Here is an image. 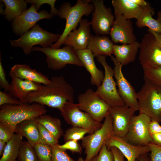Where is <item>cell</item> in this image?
Listing matches in <instances>:
<instances>
[{
  "label": "cell",
  "mask_w": 161,
  "mask_h": 161,
  "mask_svg": "<svg viewBox=\"0 0 161 161\" xmlns=\"http://www.w3.org/2000/svg\"><path fill=\"white\" fill-rule=\"evenodd\" d=\"M76 161H85L84 160H83L81 157H79L78 160Z\"/></svg>",
  "instance_id": "f5cc1de1"
},
{
  "label": "cell",
  "mask_w": 161,
  "mask_h": 161,
  "mask_svg": "<svg viewBox=\"0 0 161 161\" xmlns=\"http://www.w3.org/2000/svg\"><path fill=\"white\" fill-rule=\"evenodd\" d=\"M61 35L47 31L36 24L19 38L10 40V42L13 47H21L24 53L28 55L32 51L34 46L40 45L42 47H50L53 42L58 41Z\"/></svg>",
  "instance_id": "5b68a950"
},
{
  "label": "cell",
  "mask_w": 161,
  "mask_h": 161,
  "mask_svg": "<svg viewBox=\"0 0 161 161\" xmlns=\"http://www.w3.org/2000/svg\"><path fill=\"white\" fill-rule=\"evenodd\" d=\"M130 1L134 4L143 8L146 6L148 2L144 0H130Z\"/></svg>",
  "instance_id": "7dc6e473"
},
{
  "label": "cell",
  "mask_w": 161,
  "mask_h": 161,
  "mask_svg": "<svg viewBox=\"0 0 161 161\" xmlns=\"http://www.w3.org/2000/svg\"><path fill=\"white\" fill-rule=\"evenodd\" d=\"M101 127L81 140V146L84 149L85 161H90L96 156L102 146L113 134L112 118L109 112Z\"/></svg>",
  "instance_id": "52a82bcc"
},
{
  "label": "cell",
  "mask_w": 161,
  "mask_h": 161,
  "mask_svg": "<svg viewBox=\"0 0 161 161\" xmlns=\"http://www.w3.org/2000/svg\"><path fill=\"white\" fill-rule=\"evenodd\" d=\"M139 49V59L143 69L161 66V47L152 33L144 35Z\"/></svg>",
  "instance_id": "7c38bea8"
},
{
  "label": "cell",
  "mask_w": 161,
  "mask_h": 161,
  "mask_svg": "<svg viewBox=\"0 0 161 161\" xmlns=\"http://www.w3.org/2000/svg\"><path fill=\"white\" fill-rule=\"evenodd\" d=\"M7 142L1 140H0V155L2 156L6 146Z\"/></svg>",
  "instance_id": "681fc988"
},
{
  "label": "cell",
  "mask_w": 161,
  "mask_h": 161,
  "mask_svg": "<svg viewBox=\"0 0 161 161\" xmlns=\"http://www.w3.org/2000/svg\"><path fill=\"white\" fill-rule=\"evenodd\" d=\"M10 86L6 77L5 73L2 65L1 54L0 56V86L4 91L8 92Z\"/></svg>",
  "instance_id": "7bdbcfd3"
},
{
  "label": "cell",
  "mask_w": 161,
  "mask_h": 161,
  "mask_svg": "<svg viewBox=\"0 0 161 161\" xmlns=\"http://www.w3.org/2000/svg\"><path fill=\"white\" fill-rule=\"evenodd\" d=\"M16 133L25 137L33 147L37 143L44 144L40 134L38 123L34 119L19 123L17 126Z\"/></svg>",
  "instance_id": "cb8c5ba5"
},
{
  "label": "cell",
  "mask_w": 161,
  "mask_h": 161,
  "mask_svg": "<svg viewBox=\"0 0 161 161\" xmlns=\"http://www.w3.org/2000/svg\"><path fill=\"white\" fill-rule=\"evenodd\" d=\"M140 46V42L137 41L129 44H114L113 54L119 63L125 66L134 61Z\"/></svg>",
  "instance_id": "d4e9b609"
},
{
  "label": "cell",
  "mask_w": 161,
  "mask_h": 161,
  "mask_svg": "<svg viewBox=\"0 0 161 161\" xmlns=\"http://www.w3.org/2000/svg\"><path fill=\"white\" fill-rule=\"evenodd\" d=\"M106 145L109 149L112 147L117 148L128 161H136L141 157L150 152L148 145H133L127 142L123 138L114 135L110 137Z\"/></svg>",
  "instance_id": "ac0fdd59"
},
{
  "label": "cell",
  "mask_w": 161,
  "mask_h": 161,
  "mask_svg": "<svg viewBox=\"0 0 161 161\" xmlns=\"http://www.w3.org/2000/svg\"><path fill=\"white\" fill-rule=\"evenodd\" d=\"M106 56L100 55L96 57L97 61L103 67L105 73L103 80L95 92L111 106L125 105V102L119 95L116 88V83L113 79V69L106 61Z\"/></svg>",
  "instance_id": "ba28073f"
},
{
  "label": "cell",
  "mask_w": 161,
  "mask_h": 161,
  "mask_svg": "<svg viewBox=\"0 0 161 161\" xmlns=\"http://www.w3.org/2000/svg\"><path fill=\"white\" fill-rule=\"evenodd\" d=\"M114 44L106 35H93L91 34L87 49L92 52L94 57L100 55L111 56L113 54Z\"/></svg>",
  "instance_id": "603a6c76"
},
{
  "label": "cell",
  "mask_w": 161,
  "mask_h": 161,
  "mask_svg": "<svg viewBox=\"0 0 161 161\" xmlns=\"http://www.w3.org/2000/svg\"><path fill=\"white\" fill-rule=\"evenodd\" d=\"M109 149L113 154L114 161H124V156L117 148L115 147H112Z\"/></svg>",
  "instance_id": "f6af8a7d"
},
{
  "label": "cell",
  "mask_w": 161,
  "mask_h": 161,
  "mask_svg": "<svg viewBox=\"0 0 161 161\" xmlns=\"http://www.w3.org/2000/svg\"><path fill=\"white\" fill-rule=\"evenodd\" d=\"M18 157L20 161H40L33 147L27 141H23Z\"/></svg>",
  "instance_id": "4dcf8cb0"
},
{
  "label": "cell",
  "mask_w": 161,
  "mask_h": 161,
  "mask_svg": "<svg viewBox=\"0 0 161 161\" xmlns=\"http://www.w3.org/2000/svg\"><path fill=\"white\" fill-rule=\"evenodd\" d=\"M147 145L151 152V161H161V146L154 143H150Z\"/></svg>",
  "instance_id": "60d3db41"
},
{
  "label": "cell",
  "mask_w": 161,
  "mask_h": 161,
  "mask_svg": "<svg viewBox=\"0 0 161 161\" xmlns=\"http://www.w3.org/2000/svg\"><path fill=\"white\" fill-rule=\"evenodd\" d=\"M109 34L111 40L115 43L127 44L136 41L132 22L122 16L115 17Z\"/></svg>",
  "instance_id": "e0dca14e"
},
{
  "label": "cell",
  "mask_w": 161,
  "mask_h": 161,
  "mask_svg": "<svg viewBox=\"0 0 161 161\" xmlns=\"http://www.w3.org/2000/svg\"><path fill=\"white\" fill-rule=\"evenodd\" d=\"M92 134L89 130L76 126H72L67 129L63 134L64 140L65 142L69 140L78 141L82 140L86 134Z\"/></svg>",
  "instance_id": "1f68e13d"
},
{
  "label": "cell",
  "mask_w": 161,
  "mask_h": 161,
  "mask_svg": "<svg viewBox=\"0 0 161 161\" xmlns=\"http://www.w3.org/2000/svg\"></svg>",
  "instance_id": "11a10c76"
},
{
  "label": "cell",
  "mask_w": 161,
  "mask_h": 161,
  "mask_svg": "<svg viewBox=\"0 0 161 161\" xmlns=\"http://www.w3.org/2000/svg\"><path fill=\"white\" fill-rule=\"evenodd\" d=\"M58 147L64 150H69L73 153H77L81 154L82 152V146H80L78 141L75 140L68 141L66 142L63 145L59 144Z\"/></svg>",
  "instance_id": "ab89813d"
},
{
  "label": "cell",
  "mask_w": 161,
  "mask_h": 161,
  "mask_svg": "<svg viewBox=\"0 0 161 161\" xmlns=\"http://www.w3.org/2000/svg\"><path fill=\"white\" fill-rule=\"evenodd\" d=\"M147 154H145L140 157L138 161H151L150 157H148Z\"/></svg>",
  "instance_id": "f907efd6"
},
{
  "label": "cell",
  "mask_w": 161,
  "mask_h": 161,
  "mask_svg": "<svg viewBox=\"0 0 161 161\" xmlns=\"http://www.w3.org/2000/svg\"><path fill=\"white\" fill-rule=\"evenodd\" d=\"M59 111L66 122L72 126L86 129L93 133L102 126L100 123L95 121L88 113L81 110L73 101H67Z\"/></svg>",
  "instance_id": "8fae6325"
},
{
  "label": "cell",
  "mask_w": 161,
  "mask_h": 161,
  "mask_svg": "<svg viewBox=\"0 0 161 161\" xmlns=\"http://www.w3.org/2000/svg\"><path fill=\"white\" fill-rule=\"evenodd\" d=\"M53 16L45 10L38 12L34 4L31 6L12 22L13 31L16 35L21 36L36 24L39 20L52 18Z\"/></svg>",
  "instance_id": "9a60e30c"
},
{
  "label": "cell",
  "mask_w": 161,
  "mask_h": 161,
  "mask_svg": "<svg viewBox=\"0 0 161 161\" xmlns=\"http://www.w3.org/2000/svg\"><path fill=\"white\" fill-rule=\"evenodd\" d=\"M58 145L52 147V161H75L69 156L65 151L59 148Z\"/></svg>",
  "instance_id": "d590c367"
},
{
  "label": "cell",
  "mask_w": 161,
  "mask_h": 161,
  "mask_svg": "<svg viewBox=\"0 0 161 161\" xmlns=\"http://www.w3.org/2000/svg\"><path fill=\"white\" fill-rule=\"evenodd\" d=\"M4 4V15L8 21H13L20 16L27 9V4L25 0H2Z\"/></svg>",
  "instance_id": "83f0119b"
},
{
  "label": "cell",
  "mask_w": 161,
  "mask_h": 161,
  "mask_svg": "<svg viewBox=\"0 0 161 161\" xmlns=\"http://www.w3.org/2000/svg\"><path fill=\"white\" fill-rule=\"evenodd\" d=\"M10 72L21 79L42 85L48 84L50 82V79L47 75L32 69L29 66L25 64H16L11 67Z\"/></svg>",
  "instance_id": "7402d4cb"
},
{
  "label": "cell",
  "mask_w": 161,
  "mask_h": 161,
  "mask_svg": "<svg viewBox=\"0 0 161 161\" xmlns=\"http://www.w3.org/2000/svg\"><path fill=\"white\" fill-rule=\"evenodd\" d=\"M9 75L11 78L9 92L18 98L22 103H27V100L29 94L39 90L42 85L20 78L10 72Z\"/></svg>",
  "instance_id": "ffe728a7"
},
{
  "label": "cell",
  "mask_w": 161,
  "mask_h": 161,
  "mask_svg": "<svg viewBox=\"0 0 161 161\" xmlns=\"http://www.w3.org/2000/svg\"><path fill=\"white\" fill-rule=\"evenodd\" d=\"M16 161V160H15V161Z\"/></svg>",
  "instance_id": "db71d44e"
},
{
  "label": "cell",
  "mask_w": 161,
  "mask_h": 161,
  "mask_svg": "<svg viewBox=\"0 0 161 161\" xmlns=\"http://www.w3.org/2000/svg\"><path fill=\"white\" fill-rule=\"evenodd\" d=\"M112 3L115 17L122 16L127 19H137L143 10L142 7L132 3L130 0H112Z\"/></svg>",
  "instance_id": "484cf974"
},
{
  "label": "cell",
  "mask_w": 161,
  "mask_h": 161,
  "mask_svg": "<svg viewBox=\"0 0 161 161\" xmlns=\"http://www.w3.org/2000/svg\"><path fill=\"white\" fill-rule=\"evenodd\" d=\"M38 123L40 134L44 143L51 147L58 145V140L41 124Z\"/></svg>",
  "instance_id": "e575fe53"
},
{
  "label": "cell",
  "mask_w": 161,
  "mask_h": 161,
  "mask_svg": "<svg viewBox=\"0 0 161 161\" xmlns=\"http://www.w3.org/2000/svg\"><path fill=\"white\" fill-rule=\"evenodd\" d=\"M14 134L9 128L0 123V140L7 142L12 138Z\"/></svg>",
  "instance_id": "b9f144b4"
},
{
  "label": "cell",
  "mask_w": 161,
  "mask_h": 161,
  "mask_svg": "<svg viewBox=\"0 0 161 161\" xmlns=\"http://www.w3.org/2000/svg\"><path fill=\"white\" fill-rule=\"evenodd\" d=\"M40 161H52V147L46 144L37 143L33 147Z\"/></svg>",
  "instance_id": "d6a6232c"
},
{
  "label": "cell",
  "mask_w": 161,
  "mask_h": 161,
  "mask_svg": "<svg viewBox=\"0 0 161 161\" xmlns=\"http://www.w3.org/2000/svg\"><path fill=\"white\" fill-rule=\"evenodd\" d=\"M91 0H78L76 4L72 6L71 4L65 2L60 6L58 15L61 19H64L66 23L64 29L58 41L50 47L54 48H59L69 34L76 28L84 16H86L93 12V4Z\"/></svg>",
  "instance_id": "3957f363"
},
{
  "label": "cell",
  "mask_w": 161,
  "mask_h": 161,
  "mask_svg": "<svg viewBox=\"0 0 161 161\" xmlns=\"http://www.w3.org/2000/svg\"><path fill=\"white\" fill-rule=\"evenodd\" d=\"M144 76L161 88V66L143 69Z\"/></svg>",
  "instance_id": "836d02e7"
},
{
  "label": "cell",
  "mask_w": 161,
  "mask_h": 161,
  "mask_svg": "<svg viewBox=\"0 0 161 161\" xmlns=\"http://www.w3.org/2000/svg\"><path fill=\"white\" fill-rule=\"evenodd\" d=\"M77 53L83 66L91 75V83L98 87L103 80L104 75L103 71L97 67L94 60L95 57L92 52L90 49H86L78 50Z\"/></svg>",
  "instance_id": "44dd1931"
},
{
  "label": "cell",
  "mask_w": 161,
  "mask_h": 161,
  "mask_svg": "<svg viewBox=\"0 0 161 161\" xmlns=\"http://www.w3.org/2000/svg\"><path fill=\"white\" fill-rule=\"evenodd\" d=\"M23 137L18 133L7 142L0 161H14L18 157Z\"/></svg>",
  "instance_id": "f1b7e54d"
},
{
  "label": "cell",
  "mask_w": 161,
  "mask_h": 161,
  "mask_svg": "<svg viewBox=\"0 0 161 161\" xmlns=\"http://www.w3.org/2000/svg\"><path fill=\"white\" fill-rule=\"evenodd\" d=\"M90 161H114V157L111 151L105 144L98 154Z\"/></svg>",
  "instance_id": "8d00e7d4"
},
{
  "label": "cell",
  "mask_w": 161,
  "mask_h": 161,
  "mask_svg": "<svg viewBox=\"0 0 161 161\" xmlns=\"http://www.w3.org/2000/svg\"><path fill=\"white\" fill-rule=\"evenodd\" d=\"M27 3L34 4L35 8L38 11L41 6L43 4H47L51 7V10L50 13L53 16L58 15V10L56 9L55 7V0H26Z\"/></svg>",
  "instance_id": "74e56055"
},
{
  "label": "cell",
  "mask_w": 161,
  "mask_h": 161,
  "mask_svg": "<svg viewBox=\"0 0 161 161\" xmlns=\"http://www.w3.org/2000/svg\"><path fill=\"white\" fill-rule=\"evenodd\" d=\"M22 103L17 98L10 93L5 91H0V106L4 104L16 105Z\"/></svg>",
  "instance_id": "f35d334b"
},
{
  "label": "cell",
  "mask_w": 161,
  "mask_h": 161,
  "mask_svg": "<svg viewBox=\"0 0 161 161\" xmlns=\"http://www.w3.org/2000/svg\"><path fill=\"white\" fill-rule=\"evenodd\" d=\"M144 83L137 93L139 114L161 123V88L144 76Z\"/></svg>",
  "instance_id": "277c9868"
},
{
  "label": "cell",
  "mask_w": 161,
  "mask_h": 161,
  "mask_svg": "<svg viewBox=\"0 0 161 161\" xmlns=\"http://www.w3.org/2000/svg\"><path fill=\"white\" fill-rule=\"evenodd\" d=\"M91 2L94 10L90 24L93 32L98 35H109L114 21L111 8L106 7L103 0H92Z\"/></svg>",
  "instance_id": "4fadbf2b"
},
{
  "label": "cell",
  "mask_w": 161,
  "mask_h": 161,
  "mask_svg": "<svg viewBox=\"0 0 161 161\" xmlns=\"http://www.w3.org/2000/svg\"><path fill=\"white\" fill-rule=\"evenodd\" d=\"M90 22L82 19L77 29L70 32L64 39L63 44L72 47L76 51L87 49L91 35Z\"/></svg>",
  "instance_id": "d6986e66"
},
{
  "label": "cell",
  "mask_w": 161,
  "mask_h": 161,
  "mask_svg": "<svg viewBox=\"0 0 161 161\" xmlns=\"http://www.w3.org/2000/svg\"><path fill=\"white\" fill-rule=\"evenodd\" d=\"M147 31L148 32L151 33L154 35L159 44L161 47V35L148 29Z\"/></svg>",
  "instance_id": "c3c4849f"
},
{
  "label": "cell",
  "mask_w": 161,
  "mask_h": 161,
  "mask_svg": "<svg viewBox=\"0 0 161 161\" xmlns=\"http://www.w3.org/2000/svg\"><path fill=\"white\" fill-rule=\"evenodd\" d=\"M45 106L36 103L4 104L0 106V123L16 132L17 125L26 120L34 119L46 114Z\"/></svg>",
  "instance_id": "7a4b0ae2"
},
{
  "label": "cell",
  "mask_w": 161,
  "mask_h": 161,
  "mask_svg": "<svg viewBox=\"0 0 161 161\" xmlns=\"http://www.w3.org/2000/svg\"><path fill=\"white\" fill-rule=\"evenodd\" d=\"M78 107L99 122L105 118L110 106L99 97L92 89H88L78 97Z\"/></svg>",
  "instance_id": "9c48e42d"
},
{
  "label": "cell",
  "mask_w": 161,
  "mask_h": 161,
  "mask_svg": "<svg viewBox=\"0 0 161 161\" xmlns=\"http://www.w3.org/2000/svg\"><path fill=\"white\" fill-rule=\"evenodd\" d=\"M50 79L49 83L29 94L27 103H36L60 110L67 101H73V88L63 76H52Z\"/></svg>",
  "instance_id": "6da1fadb"
},
{
  "label": "cell",
  "mask_w": 161,
  "mask_h": 161,
  "mask_svg": "<svg viewBox=\"0 0 161 161\" xmlns=\"http://www.w3.org/2000/svg\"><path fill=\"white\" fill-rule=\"evenodd\" d=\"M158 122L151 120L149 125V131L150 134L161 133V126Z\"/></svg>",
  "instance_id": "ee69618b"
},
{
  "label": "cell",
  "mask_w": 161,
  "mask_h": 161,
  "mask_svg": "<svg viewBox=\"0 0 161 161\" xmlns=\"http://www.w3.org/2000/svg\"><path fill=\"white\" fill-rule=\"evenodd\" d=\"M135 111L127 106H111L109 109L113 120L114 135L124 138L127 134Z\"/></svg>",
  "instance_id": "2e32d148"
},
{
  "label": "cell",
  "mask_w": 161,
  "mask_h": 161,
  "mask_svg": "<svg viewBox=\"0 0 161 161\" xmlns=\"http://www.w3.org/2000/svg\"><path fill=\"white\" fill-rule=\"evenodd\" d=\"M151 118L146 114H139L132 117L128 131L123 139L134 145L146 146L153 143L149 131Z\"/></svg>",
  "instance_id": "30bf717a"
},
{
  "label": "cell",
  "mask_w": 161,
  "mask_h": 161,
  "mask_svg": "<svg viewBox=\"0 0 161 161\" xmlns=\"http://www.w3.org/2000/svg\"><path fill=\"white\" fill-rule=\"evenodd\" d=\"M153 143L156 145L161 146V133L151 134Z\"/></svg>",
  "instance_id": "bcb514c9"
},
{
  "label": "cell",
  "mask_w": 161,
  "mask_h": 161,
  "mask_svg": "<svg viewBox=\"0 0 161 161\" xmlns=\"http://www.w3.org/2000/svg\"><path fill=\"white\" fill-rule=\"evenodd\" d=\"M158 17L157 20L161 24V11L157 13Z\"/></svg>",
  "instance_id": "816d5d0a"
},
{
  "label": "cell",
  "mask_w": 161,
  "mask_h": 161,
  "mask_svg": "<svg viewBox=\"0 0 161 161\" xmlns=\"http://www.w3.org/2000/svg\"><path fill=\"white\" fill-rule=\"evenodd\" d=\"M40 51L46 56L48 67L53 70H59L70 64L80 67L83 65L76 51L72 47L66 45L62 48L33 47L32 51Z\"/></svg>",
  "instance_id": "8992f818"
},
{
  "label": "cell",
  "mask_w": 161,
  "mask_h": 161,
  "mask_svg": "<svg viewBox=\"0 0 161 161\" xmlns=\"http://www.w3.org/2000/svg\"><path fill=\"white\" fill-rule=\"evenodd\" d=\"M142 12L137 19L136 24L138 28L145 27L148 29L161 34V24L152 17L155 13L154 9L148 2L143 7Z\"/></svg>",
  "instance_id": "4316f807"
},
{
  "label": "cell",
  "mask_w": 161,
  "mask_h": 161,
  "mask_svg": "<svg viewBox=\"0 0 161 161\" xmlns=\"http://www.w3.org/2000/svg\"><path fill=\"white\" fill-rule=\"evenodd\" d=\"M34 119L41 124L58 140L63 135L61 122L59 118L45 114Z\"/></svg>",
  "instance_id": "f546056e"
},
{
  "label": "cell",
  "mask_w": 161,
  "mask_h": 161,
  "mask_svg": "<svg viewBox=\"0 0 161 161\" xmlns=\"http://www.w3.org/2000/svg\"><path fill=\"white\" fill-rule=\"evenodd\" d=\"M111 59L114 67L113 69L114 77L118 86V92L126 105L135 112L139 111V106L137 97V93L129 82L125 78L122 70L123 66L115 58L111 56Z\"/></svg>",
  "instance_id": "5bb4252c"
}]
</instances>
